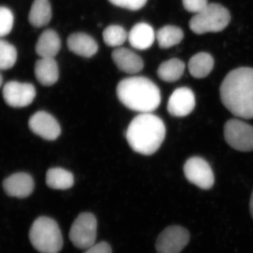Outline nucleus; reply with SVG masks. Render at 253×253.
I'll list each match as a JSON object with an SVG mask.
<instances>
[{"mask_svg": "<svg viewBox=\"0 0 253 253\" xmlns=\"http://www.w3.org/2000/svg\"><path fill=\"white\" fill-rule=\"evenodd\" d=\"M97 221L94 214L83 212L73 221L69 233L72 244L78 249L86 250L96 244Z\"/></svg>", "mask_w": 253, "mask_h": 253, "instance_id": "nucleus-6", "label": "nucleus"}, {"mask_svg": "<svg viewBox=\"0 0 253 253\" xmlns=\"http://www.w3.org/2000/svg\"><path fill=\"white\" fill-rule=\"evenodd\" d=\"M156 34L154 28L146 23H139L133 26L128 33V41L136 49H149L154 44Z\"/></svg>", "mask_w": 253, "mask_h": 253, "instance_id": "nucleus-16", "label": "nucleus"}, {"mask_svg": "<svg viewBox=\"0 0 253 253\" xmlns=\"http://www.w3.org/2000/svg\"><path fill=\"white\" fill-rule=\"evenodd\" d=\"M116 91L121 103L136 112L152 113L161 104L159 88L154 82L142 76L123 80L118 83Z\"/></svg>", "mask_w": 253, "mask_h": 253, "instance_id": "nucleus-3", "label": "nucleus"}, {"mask_svg": "<svg viewBox=\"0 0 253 253\" xmlns=\"http://www.w3.org/2000/svg\"><path fill=\"white\" fill-rule=\"evenodd\" d=\"M28 18L34 27L47 26L51 19V7L49 0H35L32 4Z\"/></svg>", "mask_w": 253, "mask_h": 253, "instance_id": "nucleus-20", "label": "nucleus"}, {"mask_svg": "<svg viewBox=\"0 0 253 253\" xmlns=\"http://www.w3.org/2000/svg\"><path fill=\"white\" fill-rule=\"evenodd\" d=\"M190 234L185 228L170 226L158 236L156 243L157 253H180L189 244Z\"/></svg>", "mask_w": 253, "mask_h": 253, "instance_id": "nucleus-8", "label": "nucleus"}, {"mask_svg": "<svg viewBox=\"0 0 253 253\" xmlns=\"http://www.w3.org/2000/svg\"><path fill=\"white\" fill-rule=\"evenodd\" d=\"M61 40L54 30H45L40 36L36 46L37 54L41 58H54L61 49Z\"/></svg>", "mask_w": 253, "mask_h": 253, "instance_id": "nucleus-18", "label": "nucleus"}, {"mask_svg": "<svg viewBox=\"0 0 253 253\" xmlns=\"http://www.w3.org/2000/svg\"><path fill=\"white\" fill-rule=\"evenodd\" d=\"M14 15L11 10L0 6V38L7 36L14 25Z\"/></svg>", "mask_w": 253, "mask_h": 253, "instance_id": "nucleus-26", "label": "nucleus"}, {"mask_svg": "<svg viewBox=\"0 0 253 253\" xmlns=\"http://www.w3.org/2000/svg\"><path fill=\"white\" fill-rule=\"evenodd\" d=\"M224 139L233 149L243 152L253 151V126L237 119L224 125Z\"/></svg>", "mask_w": 253, "mask_h": 253, "instance_id": "nucleus-7", "label": "nucleus"}, {"mask_svg": "<svg viewBox=\"0 0 253 253\" xmlns=\"http://www.w3.org/2000/svg\"><path fill=\"white\" fill-rule=\"evenodd\" d=\"M2 76H1V73H0V87H1V84H2Z\"/></svg>", "mask_w": 253, "mask_h": 253, "instance_id": "nucleus-31", "label": "nucleus"}, {"mask_svg": "<svg viewBox=\"0 0 253 253\" xmlns=\"http://www.w3.org/2000/svg\"><path fill=\"white\" fill-rule=\"evenodd\" d=\"M111 4L124 9L137 11L144 6L147 0H109Z\"/></svg>", "mask_w": 253, "mask_h": 253, "instance_id": "nucleus-27", "label": "nucleus"}, {"mask_svg": "<svg viewBox=\"0 0 253 253\" xmlns=\"http://www.w3.org/2000/svg\"><path fill=\"white\" fill-rule=\"evenodd\" d=\"M250 211H251V216L253 218V191L251 196V202H250Z\"/></svg>", "mask_w": 253, "mask_h": 253, "instance_id": "nucleus-30", "label": "nucleus"}, {"mask_svg": "<svg viewBox=\"0 0 253 253\" xmlns=\"http://www.w3.org/2000/svg\"><path fill=\"white\" fill-rule=\"evenodd\" d=\"M184 172L188 181L201 189H210L214 184L212 168L204 158L192 157L188 159L184 164Z\"/></svg>", "mask_w": 253, "mask_h": 253, "instance_id": "nucleus-9", "label": "nucleus"}, {"mask_svg": "<svg viewBox=\"0 0 253 253\" xmlns=\"http://www.w3.org/2000/svg\"><path fill=\"white\" fill-rule=\"evenodd\" d=\"M2 93L5 102L14 108L29 106L36 96V88L33 84L17 81L6 83Z\"/></svg>", "mask_w": 253, "mask_h": 253, "instance_id": "nucleus-10", "label": "nucleus"}, {"mask_svg": "<svg viewBox=\"0 0 253 253\" xmlns=\"http://www.w3.org/2000/svg\"><path fill=\"white\" fill-rule=\"evenodd\" d=\"M184 9L189 12L199 14L209 4L208 0H182Z\"/></svg>", "mask_w": 253, "mask_h": 253, "instance_id": "nucleus-28", "label": "nucleus"}, {"mask_svg": "<svg viewBox=\"0 0 253 253\" xmlns=\"http://www.w3.org/2000/svg\"><path fill=\"white\" fill-rule=\"evenodd\" d=\"M29 239L41 253H59L63 248L61 229L56 221L48 217H38L32 224Z\"/></svg>", "mask_w": 253, "mask_h": 253, "instance_id": "nucleus-4", "label": "nucleus"}, {"mask_svg": "<svg viewBox=\"0 0 253 253\" xmlns=\"http://www.w3.org/2000/svg\"><path fill=\"white\" fill-rule=\"evenodd\" d=\"M214 60L211 54L200 52L190 59L188 68L190 74L195 78L201 79L207 77L212 71Z\"/></svg>", "mask_w": 253, "mask_h": 253, "instance_id": "nucleus-19", "label": "nucleus"}, {"mask_svg": "<svg viewBox=\"0 0 253 253\" xmlns=\"http://www.w3.org/2000/svg\"><path fill=\"white\" fill-rule=\"evenodd\" d=\"M35 75L38 81L44 86H51L59 80V71L54 58H41L35 66Z\"/></svg>", "mask_w": 253, "mask_h": 253, "instance_id": "nucleus-17", "label": "nucleus"}, {"mask_svg": "<svg viewBox=\"0 0 253 253\" xmlns=\"http://www.w3.org/2000/svg\"><path fill=\"white\" fill-rule=\"evenodd\" d=\"M3 188L8 196L23 199L33 193L34 181L27 173H16L4 179Z\"/></svg>", "mask_w": 253, "mask_h": 253, "instance_id": "nucleus-13", "label": "nucleus"}, {"mask_svg": "<svg viewBox=\"0 0 253 253\" xmlns=\"http://www.w3.org/2000/svg\"><path fill=\"white\" fill-rule=\"evenodd\" d=\"M221 102L236 117L253 118V68L233 70L221 83Z\"/></svg>", "mask_w": 253, "mask_h": 253, "instance_id": "nucleus-1", "label": "nucleus"}, {"mask_svg": "<svg viewBox=\"0 0 253 253\" xmlns=\"http://www.w3.org/2000/svg\"><path fill=\"white\" fill-rule=\"evenodd\" d=\"M112 59L121 71L129 74H135L142 71L143 59L134 51L126 48L118 47L112 52Z\"/></svg>", "mask_w": 253, "mask_h": 253, "instance_id": "nucleus-14", "label": "nucleus"}, {"mask_svg": "<svg viewBox=\"0 0 253 253\" xmlns=\"http://www.w3.org/2000/svg\"><path fill=\"white\" fill-rule=\"evenodd\" d=\"M196 106L193 91L188 87L177 88L168 100V111L174 117L182 118L192 112Z\"/></svg>", "mask_w": 253, "mask_h": 253, "instance_id": "nucleus-12", "label": "nucleus"}, {"mask_svg": "<svg viewBox=\"0 0 253 253\" xmlns=\"http://www.w3.org/2000/svg\"><path fill=\"white\" fill-rule=\"evenodd\" d=\"M46 182L51 189L66 190L72 187L74 177L72 173L63 168H51L46 172Z\"/></svg>", "mask_w": 253, "mask_h": 253, "instance_id": "nucleus-21", "label": "nucleus"}, {"mask_svg": "<svg viewBox=\"0 0 253 253\" xmlns=\"http://www.w3.org/2000/svg\"><path fill=\"white\" fill-rule=\"evenodd\" d=\"M229 11L222 5L211 3L189 21V27L198 35L223 31L230 22Z\"/></svg>", "mask_w": 253, "mask_h": 253, "instance_id": "nucleus-5", "label": "nucleus"}, {"mask_svg": "<svg viewBox=\"0 0 253 253\" xmlns=\"http://www.w3.org/2000/svg\"><path fill=\"white\" fill-rule=\"evenodd\" d=\"M17 59L16 48L8 42L0 40V70L12 68Z\"/></svg>", "mask_w": 253, "mask_h": 253, "instance_id": "nucleus-25", "label": "nucleus"}, {"mask_svg": "<svg viewBox=\"0 0 253 253\" xmlns=\"http://www.w3.org/2000/svg\"><path fill=\"white\" fill-rule=\"evenodd\" d=\"M67 45L74 54L86 58L94 56L99 49L94 38L83 33H73L68 37Z\"/></svg>", "mask_w": 253, "mask_h": 253, "instance_id": "nucleus-15", "label": "nucleus"}, {"mask_svg": "<svg viewBox=\"0 0 253 253\" xmlns=\"http://www.w3.org/2000/svg\"><path fill=\"white\" fill-rule=\"evenodd\" d=\"M183 38L184 32L177 26H166L156 33L158 44L162 49H168L179 44Z\"/></svg>", "mask_w": 253, "mask_h": 253, "instance_id": "nucleus-23", "label": "nucleus"}, {"mask_svg": "<svg viewBox=\"0 0 253 253\" xmlns=\"http://www.w3.org/2000/svg\"><path fill=\"white\" fill-rule=\"evenodd\" d=\"M185 69L184 62L179 59H171L160 65L158 69V77L162 81L173 83L180 79Z\"/></svg>", "mask_w": 253, "mask_h": 253, "instance_id": "nucleus-22", "label": "nucleus"}, {"mask_svg": "<svg viewBox=\"0 0 253 253\" xmlns=\"http://www.w3.org/2000/svg\"><path fill=\"white\" fill-rule=\"evenodd\" d=\"M166 134L162 120L151 113H146L138 115L129 123L126 138L133 151L150 156L161 147Z\"/></svg>", "mask_w": 253, "mask_h": 253, "instance_id": "nucleus-2", "label": "nucleus"}, {"mask_svg": "<svg viewBox=\"0 0 253 253\" xmlns=\"http://www.w3.org/2000/svg\"><path fill=\"white\" fill-rule=\"evenodd\" d=\"M104 42L111 47H119L128 39V33L122 26L111 25L103 32Z\"/></svg>", "mask_w": 253, "mask_h": 253, "instance_id": "nucleus-24", "label": "nucleus"}, {"mask_svg": "<svg viewBox=\"0 0 253 253\" xmlns=\"http://www.w3.org/2000/svg\"><path fill=\"white\" fill-rule=\"evenodd\" d=\"M84 253H112V249L108 243L103 241L86 249Z\"/></svg>", "mask_w": 253, "mask_h": 253, "instance_id": "nucleus-29", "label": "nucleus"}, {"mask_svg": "<svg viewBox=\"0 0 253 253\" xmlns=\"http://www.w3.org/2000/svg\"><path fill=\"white\" fill-rule=\"evenodd\" d=\"M28 125L33 132L46 140H55L61 134L59 123L45 111H38L33 115Z\"/></svg>", "mask_w": 253, "mask_h": 253, "instance_id": "nucleus-11", "label": "nucleus"}]
</instances>
